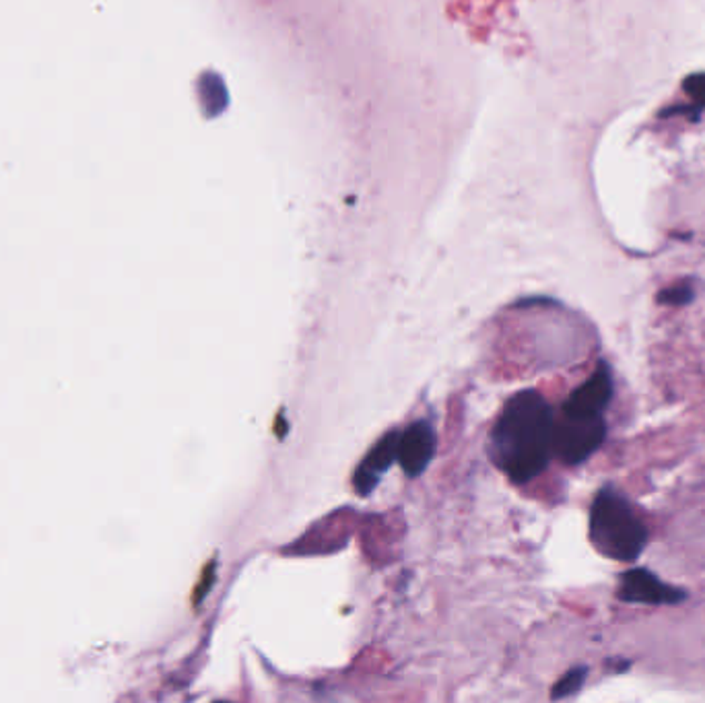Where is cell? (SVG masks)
<instances>
[{
    "mask_svg": "<svg viewBox=\"0 0 705 703\" xmlns=\"http://www.w3.org/2000/svg\"><path fill=\"white\" fill-rule=\"evenodd\" d=\"M607 439L605 417H569L559 415L553 429V454L559 456L565 465L578 466L586 463L593 454L600 450Z\"/></svg>",
    "mask_w": 705,
    "mask_h": 703,
    "instance_id": "3",
    "label": "cell"
},
{
    "mask_svg": "<svg viewBox=\"0 0 705 703\" xmlns=\"http://www.w3.org/2000/svg\"><path fill=\"white\" fill-rule=\"evenodd\" d=\"M613 394H615V382H613L610 366L607 362H598L593 376L584 384H579L578 388L567 396L562 413L569 417H586V419L605 417L608 405L613 400Z\"/></svg>",
    "mask_w": 705,
    "mask_h": 703,
    "instance_id": "5",
    "label": "cell"
},
{
    "mask_svg": "<svg viewBox=\"0 0 705 703\" xmlns=\"http://www.w3.org/2000/svg\"><path fill=\"white\" fill-rule=\"evenodd\" d=\"M685 91L689 93V98L695 103L705 106V72H695L692 77H687L685 79Z\"/></svg>",
    "mask_w": 705,
    "mask_h": 703,
    "instance_id": "10",
    "label": "cell"
},
{
    "mask_svg": "<svg viewBox=\"0 0 705 703\" xmlns=\"http://www.w3.org/2000/svg\"><path fill=\"white\" fill-rule=\"evenodd\" d=\"M590 543L613 562H635L648 547V526L634 504L613 485H605L590 507Z\"/></svg>",
    "mask_w": 705,
    "mask_h": 703,
    "instance_id": "2",
    "label": "cell"
},
{
    "mask_svg": "<svg viewBox=\"0 0 705 703\" xmlns=\"http://www.w3.org/2000/svg\"><path fill=\"white\" fill-rule=\"evenodd\" d=\"M436 454V432L429 423L417 422L398 437V463L409 477L421 475Z\"/></svg>",
    "mask_w": 705,
    "mask_h": 703,
    "instance_id": "6",
    "label": "cell"
},
{
    "mask_svg": "<svg viewBox=\"0 0 705 703\" xmlns=\"http://www.w3.org/2000/svg\"><path fill=\"white\" fill-rule=\"evenodd\" d=\"M695 299V291H693L692 283H677V285H671L663 289L656 301L663 304V306H673V308H681V306H687Z\"/></svg>",
    "mask_w": 705,
    "mask_h": 703,
    "instance_id": "9",
    "label": "cell"
},
{
    "mask_svg": "<svg viewBox=\"0 0 705 703\" xmlns=\"http://www.w3.org/2000/svg\"><path fill=\"white\" fill-rule=\"evenodd\" d=\"M586 679H588V666H576V669L567 671V673L555 683V687L550 691V697H553V700H565V697L576 695V693H579L582 687H584Z\"/></svg>",
    "mask_w": 705,
    "mask_h": 703,
    "instance_id": "8",
    "label": "cell"
},
{
    "mask_svg": "<svg viewBox=\"0 0 705 703\" xmlns=\"http://www.w3.org/2000/svg\"><path fill=\"white\" fill-rule=\"evenodd\" d=\"M398 437L400 434H388V436L381 437L380 442L369 450L366 456V461L359 465L357 473H355V489L361 495L371 492L381 475L386 473V468L395 463L398 458Z\"/></svg>",
    "mask_w": 705,
    "mask_h": 703,
    "instance_id": "7",
    "label": "cell"
},
{
    "mask_svg": "<svg viewBox=\"0 0 705 703\" xmlns=\"http://www.w3.org/2000/svg\"><path fill=\"white\" fill-rule=\"evenodd\" d=\"M555 415L536 390L512 396L491 434V458L506 477L524 485L538 477L553 456Z\"/></svg>",
    "mask_w": 705,
    "mask_h": 703,
    "instance_id": "1",
    "label": "cell"
},
{
    "mask_svg": "<svg viewBox=\"0 0 705 703\" xmlns=\"http://www.w3.org/2000/svg\"><path fill=\"white\" fill-rule=\"evenodd\" d=\"M687 592L673 584H666L646 567H634L620 574L617 598L625 605H681L687 601Z\"/></svg>",
    "mask_w": 705,
    "mask_h": 703,
    "instance_id": "4",
    "label": "cell"
}]
</instances>
